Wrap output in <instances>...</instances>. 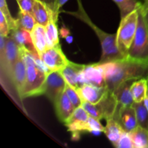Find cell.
<instances>
[{"mask_svg": "<svg viewBox=\"0 0 148 148\" xmlns=\"http://www.w3.org/2000/svg\"><path fill=\"white\" fill-rule=\"evenodd\" d=\"M98 64L103 74L106 87L111 92L127 81L148 79V62L126 57Z\"/></svg>", "mask_w": 148, "mask_h": 148, "instance_id": "6da1fadb", "label": "cell"}, {"mask_svg": "<svg viewBox=\"0 0 148 148\" xmlns=\"http://www.w3.org/2000/svg\"><path fill=\"white\" fill-rule=\"evenodd\" d=\"M78 6H79V7H78L77 11L67 12L66 13L72 14V16L79 19L85 24L89 25L98 37L100 41H101V47H102V55H101V59L98 63L103 64L105 63V62H114V61L120 60V59L126 58L119 51L118 47H117L116 41V33L110 34V33H107L103 31L101 29L97 27L91 21L87 13L84 10L82 5L81 4L80 0H78Z\"/></svg>", "mask_w": 148, "mask_h": 148, "instance_id": "7a4b0ae2", "label": "cell"}, {"mask_svg": "<svg viewBox=\"0 0 148 148\" xmlns=\"http://www.w3.org/2000/svg\"><path fill=\"white\" fill-rule=\"evenodd\" d=\"M22 55L26 64V80L22 92V99L44 94L47 74L37 64L36 56L25 48L21 47Z\"/></svg>", "mask_w": 148, "mask_h": 148, "instance_id": "3957f363", "label": "cell"}, {"mask_svg": "<svg viewBox=\"0 0 148 148\" xmlns=\"http://www.w3.org/2000/svg\"><path fill=\"white\" fill-rule=\"evenodd\" d=\"M140 7L121 18L119 27L117 30L116 38L117 47L125 57L127 56V53L135 36Z\"/></svg>", "mask_w": 148, "mask_h": 148, "instance_id": "277c9868", "label": "cell"}, {"mask_svg": "<svg viewBox=\"0 0 148 148\" xmlns=\"http://www.w3.org/2000/svg\"><path fill=\"white\" fill-rule=\"evenodd\" d=\"M141 7L139 10L136 34L127 57L135 60L148 62V28Z\"/></svg>", "mask_w": 148, "mask_h": 148, "instance_id": "5b68a950", "label": "cell"}, {"mask_svg": "<svg viewBox=\"0 0 148 148\" xmlns=\"http://www.w3.org/2000/svg\"><path fill=\"white\" fill-rule=\"evenodd\" d=\"M82 106L86 110L90 116L98 120L109 119L114 117L117 107V103L114 93L108 91L106 96L96 104L83 101Z\"/></svg>", "mask_w": 148, "mask_h": 148, "instance_id": "8992f818", "label": "cell"}, {"mask_svg": "<svg viewBox=\"0 0 148 148\" xmlns=\"http://www.w3.org/2000/svg\"><path fill=\"white\" fill-rule=\"evenodd\" d=\"M66 84L61 71H51L46 76L44 95H46L51 102L54 103L61 94L64 91Z\"/></svg>", "mask_w": 148, "mask_h": 148, "instance_id": "52a82bcc", "label": "cell"}, {"mask_svg": "<svg viewBox=\"0 0 148 148\" xmlns=\"http://www.w3.org/2000/svg\"><path fill=\"white\" fill-rule=\"evenodd\" d=\"M39 56L51 72L61 71L69 62V60L62 51L60 45L49 48Z\"/></svg>", "mask_w": 148, "mask_h": 148, "instance_id": "ba28073f", "label": "cell"}, {"mask_svg": "<svg viewBox=\"0 0 148 148\" xmlns=\"http://www.w3.org/2000/svg\"><path fill=\"white\" fill-rule=\"evenodd\" d=\"M26 80V64L21 55L14 64L10 75V82L12 83L18 97L22 99V92Z\"/></svg>", "mask_w": 148, "mask_h": 148, "instance_id": "9c48e42d", "label": "cell"}, {"mask_svg": "<svg viewBox=\"0 0 148 148\" xmlns=\"http://www.w3.org/2000/svg\"><path fill=\"white\" fill-rule=\"evenodd\" d=\"M83 68L84 64L74 63L69 61V64L61 70V73L68 85L77 90L85 85L82 75Z\"/></svg>", "mask_w": 148, "mask_h": 148, "instance_id": "30bf717a", "label": "cell"}, {"mask_svg": "<svg viewBox=\"0 0 148 148\" xmlns=\"http://www.w3.org/2000/svg\"><path fill=\"white\" fill-rule=\"evenodd\" d=\"M113 119L119 123L124 131L127 132H132L138 126L135 111L132 106L116 109Z\"/></svg>", "mask_w": 148, "mask_h": 148, "instance_id": "8fae6325", "label": "cell"}, {"mask_svg": "<svg viewBox=\"0 0 148 148\" xmlns=\"http://www.w3.org/2000/svg\"><path fill=\"white\" fill-rule=\"evenodd\" d=\"M84 83L95 87H106V80L103 74L98 63L84 65L82 72Z\"/></svg>", "mask_w": 148, "mask_h": 148, "instance_id": "7c38bea8", "label": "cell"}, {"mask_svg": "<svg viewBox=\"0 0 148 148\" xmlns=\"http://www.w3.org/2000/svg\"><path fill=\"white\" fill-rule=\"evenodd\" d=\"M77 91L83 101L96 104L106 96L109 90L106 86L99 88L85 84L78 88Z\"/></svg>", "mask_w": 148, "mask_h": 148, "instance_id": "4fadbf2b", "label": "cell"}, {"mask_svg": "<svg viewBox=\"0 0 148 148\" xmlns=\"http://www.w3.org/2000/svg\"><path fill=\"white\" fill-rule=\"evenodd\" d=\"M133 82L134 81L131 80L124 82L113 91L117 103L116 109L132 106L134 100L131 92V86Z\"/></svg>", "mask_w": 148, "mask_h": 148, "instance_id": "5bb4252c", "label": "cell"}, {"mask_svg": "<svg viewBox=\"0 0 148 148\" xmlns=\"http://www.w3.org/2000/svg\"><path fill=\"white\" fill-rule=\"evenodd\" d=\"M55 111L59 119L63 123L67 121L75 111V107L69 100L66 92L64 91L53 103Z\"/></svg>", "mask_w": 148, "mask_h": 148, "instance_id": "9a60e30c", "label": "cell"}, {"mask_svg": "<svg viewBox=\"0 0 148 148\" xmlns=\"http://www.w3.org/2000/svg\"><path fill=\"white\" fill-rule=\"evenodd\" d=\"M31 36L33 44L39 55L47 50L49 48L52 47L48 39L45 26L36 23L34 28L31 31Z\"/></svg>", "mask_w": 148, "mask_h": 148, "instance_id": "2e32d148", "label": "cell"}, {"mask_svg": "<svg viewBox=\"0 0 148 148\" xmlns=\"http://www.w3.org/2000/svg\"><path fill=\"white\" fill-rule=\"evenodd\" d=\"M10 33V36L12 37V38L20 47L25 48L34 55L40 56L33 44L30 32L18 27L16 30H12Z\"/></svg>", "mask_w": 148, "mask_h": 148, "instance_id": "e0dca14e", "label": "cell"}, {"mask_svg": "<svg viewBox=\"0 0 148 148\" xmlns=\"http://www.w3.org/2000/svg\"><path fill=\"white\" fill-rule=\"evenodd\" d=\"M32 14L37 23L46 27L53 14V10L46 3L40 0H35Z\"/></svg>", "mask_w": 148, "mask_h": 148, "instance_id": "ac0fdd59", "label": "cell"}, {"mask_svg": "<svg viewBox=\"0 0 148 148\" xmlns=\"http://www.w3.org/2000/svg\"><path fill=\"white\" fill-rule=\"evenodd\" d=\"M124 131L122 127L115 119L111 118L106 120V126L103 132L115 147H116L119 140Z\"/></svg>", "mask_w": 148, "mask_h": 148, "instance_id": "d6986e66", "label": "cell"}, {"mask_svg": "<svg viewBox=\"0 0 148 148\" xmlns=\"http://www.w3.org/2000/svg\"><path fill=\"white\" fill-rule=\"evenodd\" d=\"M148 89V79L143 78L133 82L131 86V92L134 102L144 101Z\"/></svg>", "mask_w": 148, "mask_h": 148, "instance_id": "ffe728a7", "label": "cell"}, {"mask_svg": "<svg viewBox=\"0 0 148 148\" xmlns=\"http://www.w3.org/2000/svg\"><path fill=\"white\" fill-rule=\"evenodd\" d=\"M134 148H148V130L137 126L130 132Z\"/></svg>", "mask_w": 148, "mask_h": 148, "instance_id": "44dd1931", "label": "cell"}, {"mask_svg": "<svg viewBox=\"0 0 148 148\" xmlns=\"http://www.w3.org/2000/svg\"><path fill=\"white\" fill-rule=\"evenodd\" d=\"M117 4L121 13V18H123L134 10L141 7L144 3L142 0H114Z\"/></svg>", "mask_w": 148, "mask_h": 148, "instance_id": "7402d4cb", "label": "cell"}, {"mask_svg": "<svg viewBox=\"0 0 148 148\" xmlns=\"http://www.w3.org/2000/svg\"><path fill=\"white\" fill-rule=\"evenodd\" d=\"M18 27L30 32L34 28L35 25H36V19L32 13L26 12L20 10L18 13V17L17 19Z\"/></svg>", "mask_w": 148, "mask_h": 148, "instance_id": "603a6c76", "label": "cell"}, {"mask_svg": "<svg viewBox=\"0 0 148 148\" xmlns=\"http://www.w3.org/2000/svg\"><path fill=\"white\" fill-rule=\"evenodd\" d=\"M132 107L135 111L138 125L148 130V111L144 104V101L134 102Z\"/></svg>", "mask_w": 148, "mask_h": 148, "instance_id": "cb8c5ba5", "label": "cell"}, {"mask_svg": "<svg viewBox=\"0 0 148 148\" xmlns=\"http://www.w3.org/2000/svg\"><path fill=\"white\" fill-rule=\"evenodd\" d=\"M46 31L48 39L51 46H59V32H58L56 22L53 18V14L51 17L49 23L46 26Z\"/></svg>", "mask_w": 148, "mask_h": 148, "instance_id": "d4e9b609", "label": "cell"}, {"mask_svg": "<svg viewBox=\"0 0 148 148\" xmlns=\"http://www.w3.org/2000/svg\"><path fill=\"white\" fill-rule=\"evenodd\" d=\"M0 11L4 14L9 26H10V30H14L18 28V25H17V19H14L10 14V10L7 6L6 0H0ZM10 31V32H11Z\"/></svg>", "mask_w": 148, "mask_h": 148, "instance_id": "484cf974", "label": "cell"}, {"mask_svg": "<svg viewBox=\"0 0 148 148\" xmlns=\"http://www.w3.org/2000/svg\"><path fill=\"white\" fill-rule=\"evenodd\" d=\"M64 92H66L67 96L69 97V100L71 101L72 103L73 104L75 108H77L79 106H82L83 101H82V99L81 98V97L79 96V93H78L76 89H75V88H72V86H70L69 85L66 84Z\"/></svg>", "mask_w": 148, "mask_h": 148, "instance_id": "4316f807", "label": "cell"}, {"mask_svg": "<svg viewBox=\"0 0 148 148\" xmlns=\"http://www.w3.org/2000/svg\"><path fill=\"white\" fill-rule=\"evenodd\" d=\"M117 148H134L133 145L132 140L130 132L124 131L119 140L118 142V144L116 145Z\"/></svg>", "mask_w": 148, "mask_h": 148, "instance_id": "83f0119b", "label": "cell"}, {"mask_svg": "<svg viewBox=\"0 0 148 148\" xmlns=\"http://www.w3.org/2000/svg\"><path fill=\"white\" fill-rule=\"evenodd\" d=\"M10 31L11 30H10L8 23H7L4 14L0 11V35L7 37L10 36Z\"/></svg>", "mask_w": 148, "mask_h": 148, "instance_id": "f1b7e54d", "label": "cell"}, {"mask_svg": "<svg viewBox=\"0 0 148 148\" xmlns=\"http://www.w3.org/2000/svg\"><path fill=\"white\" fill-rule=\"evenodd\" d=\"M20 10L26 12L33 13V7L35 0H16Z\"/></svg>", "mask_w": 148, "mask_h": 148, "instance_id": "f546056e", "label": "cell"}, {"mask_svg": "<svg viewBox=\"0 0 148 148\" xmlns=\"http://www.w3.org/2000/svg\"><path fill=\"white\" fill-rule=\"evenodd\" d=\"M68 0H54V3H53V18L56 22H57L58 17H59V10H60L61 7Z\"/></svg>", "mask_w": 148, "mask_h": 148, "instance_id": "4dcf8cb0", "label": "cell"}, {"mask_svg": "<svg viewBox=\"0 0 148 148\" xmlns=\"http://www.w3.org/2000/svg\"><path fill=\"white\" fill-rule=\"evenodd\" d=\"M61 34H62V37L65 38L66 40V41L68 43H72V37L69 34V31L68 29L65 28V27H62L61 29Z\"/></svg>", "mask_w": 148, "mask_h": 148, "instance_id": "1f68e13d", "label": "cell"}, {"mask_svg": "<svg viewBox=\"0 0 148 148\" xmlns=\"http://www.w3.org/2000/svg\"><path fill=\"white\" fill-rule=\"evenodd\" d=\"M141 10L148 28V3L147 4H143L141 7Z\"/></svg>", "mask_w": 148, "mask_h": 148, "instance_id": "d6a6232c", "label": "cell"}, {"mask_svg": "<svg viewBox=\"0 0 148 148\" xmlns=\"http://www.w3.org/2000/svg\"><path fill=\"white\" fill-rule=\"evenodd\" d=\"M40 1L46 3V4H47L48 5L51 7V9L52 10V8H53V3H54V0H40Z\"/></svg>", "mask_w": 148, "mask_h": 148, "instance_id": "836d02e7", "label": "cell"}, {"mask_svg": "<svg viewBox=\"0 0 148 148\" xmlns=\"http://www.w3.org/2000/svg\"><path fill=\"white\" fill-rule=\"evenodd\" d=\"M144 104H145V106L146 108H147V109L148 111V89H147V94H146V96L144 99Z\"/></svg>", "mask_w": 148, "mask_h": 148, "instance_id": "e575fe53", "label": "cell"}, {"mask_svg": "<svg viewBox=\"0 0 148 148\" xmlns=\"http://www.w3.org/2000/svg\"><path fill=\"white\" fill-rule=\"evenodd\" d=\"M148 3V0H144V3L143 4H147Z\"/></svg>", "mask_w": 148, "mask_h": 148, "instance_id": "d590c367", "label": "cell"}]
</instances>
